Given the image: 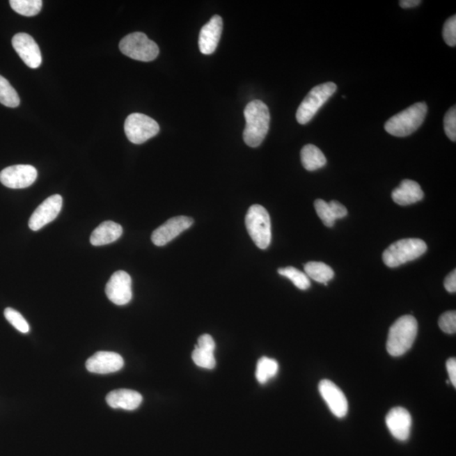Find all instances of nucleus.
<instances>
[{
  "label": "nucleus",
  "instance_id": "26",
  "mask_svg": "<svg viewBox=\"0 0 456 456\" xmlns=\"http://www.w3.org/2000/svg\"><path fill=\"white\" fill-rule=\"evenodd\" d=\"M19 102L17 91L5 77L0 75V103L9 108H17Z\"/></svg>",
  "mask_w": 456,
  "mask_h": 456
},
{
  "label": "nucleus",
  "instance_id": "31",
  "mask_svg": "<svg viewBox=\"0 0 456 456\" xmlns=\"http://www.w3.org/2000/svg\"><path fill=\"white\" fill-rule=\"evenodd\" d=\"M443 38L450 47L456 45V15L448 19L443 25Z\"/></svg>",
  "mask_w": 456,
  "mask_h": 456
},
{
  "label": "nucleus",
  "instance_id": "27",
  "mask_svg": "<svg viewBox=\"0 0 456 456\" xmlns=\"http://www.w3.org/2000/svg\"><path fill=\"white\" fill-rule=\"evenodd\" d=\"M278 273L279 275L287 277V278L290 280L295 285V287L300 289V290H307V289L310 288L311 283L308 276L306 274L300 272L299 269L292 267H288L280 268Z\"/></svg>",
  "mask_w": 456,
  "mask_h": 456
},
{
  "label": "nucleus",
  "instance_id": "8",
  "mask_svg": "<svg viewBox=\"0 0 456 456\" xmlns=\"http://www.w3.org/2000/svg\"><path fill=\"white\" fill-rule=\"evenodd\" d=\"M125 132L130 142L141 145L156 136L160 132V127L148 115L136 113L130 114L126 118Z\"/></svg>",
  "mask_w": 456,
  "mask_h": 456
},
{
  "label": "nucleus",
  "instance_id": "3",
  "mask_svg": "<svg viewBox=\"0 0 456 456\" xmlns=\"http://www.w3.org/2000/svg\"><path fill=\"white\" fill-rule=\"evenodd\" d=\"M427 107L425 102H418L391 117L384 129L396 137H406L415 132L425 120Z\"/></svg>",
  "mask_w": 456,
  "mask_h": 456
},
{
  "label": "nucleus",
  "instance_id": "7",
  "mask_svg": "<svg viewBox=\"0 0 456 456\" xmlns=\"http://www.w3.org/2000/svg\"><path fill=\"white\" fill-rule=\"evenodd\" d=\"M123 54L130 58L142 62H150L159 54V47L145 33H134L126 36L120 43Z\"/></svg>",
  "mask_w": 456,
  "mask_h": 456
},
{
  "label": "nucleus",
  "instance_id": "25",
  "mask_svg": "<svg viewBox=\"0 0 456 456\" xmlns=\"http://www.w3.org/2000/svg\"><path fill=\"white\" fill-rule=\"evenodd\" d=\"M10 5L17 13L31 17L39 14L42 7V0H10Z\"/></svg>",
  "mask_w": 456,
  "mask_h": 456
},
{
  "label": "nucleus",
  "instance_id": "22",
  "mask_svg": "<svg viewBox=\"0 0 456 456\" xmlns=\"http://www.w3.org/2000/svg\"><path fill=\"white\" fill-rule=\"evenodd\" d=\"M301 161L308 171H315L327 164V157L321 150L315 145L304 146L301 150Z\"/></svg>",
  "mask_w": 456,
  "mask_h": 456
},
{
  "label": "nucleus",
  "instance_id": "16",
  "mask_svg": "<svg viewBox=\"0 0 456 456\" xmlns=\"http://www.w3.org/2000/svg\"><path fill=\"white\" fill-rule=\"evenodd\" d=\"M386 425L391 434L400 441H406L409 438L412 425L409 411L403 407H395L386 416Z\"/></svg>",
  "mask_w": 456,
  "mask_h": 456
},
{
  "label": "nucleus",
  "instance_id": "1",
  "mask_svg": "<svg viewBox=\"0 0 456 456\" xmlns=\"http://www.w3.org/2000/svg\"><path fill=\"white\" fill-rule=\"evenodd\" d=\"M244 118V142L251 148H258L269 132L271 115L268 107L262 101H252L246 106Z\"/></svg>",
  "mask_w": 456,
  "mask_h": 456
},
{
  "label": "nucleus",
  "instance_id": "2",
  "mask_svg": "<svg viewBox=\"0 0 456 456\" xmlns=\"http://www.w3.org/2000/svg\"><path fill=\"white\" fill-rule=\"evenodd\" d=\"M418 321L411 315L400 317L388 331L386 348L388 354L400 356L409 351L418 335Z\"/></svg>",
  "mask_w": 456,
  "mask_h": 456
},
{
  "label": "nucleus",
  "instance_id": "24",
  "mask_svg": "<svg viewBox=\"0 0 456 456\" xmlns=\"http://www.w3.org/2000/svg\"><path fill=\"white\" fill-rule=\"evenodd\" d=\"M278 363L275 359L263 356L258 362L256 368V379L260 384H265L272 379L278 372Z\"/></svg>",
  "mask_w": 456,
  "mask_h": 456
},
{
  "label": "nucleus",
  "instance_id": "28",
  "mask_svg": "<svg viewBox=\"0 0 456 456\" xmlns=\"http://www.w3.org/2000/svg\"><path fill=\"white\" fill-rule=\"evenodd\" d=\"M192 359L198 367L206 370H213L216 367L215 356L212 351L205 350L196 346L192 354Z\"/></svg>",
  "mask_w": 456,
  "mask_h": 456
},
{
  "label": "nucleus",
  "instance_id": "33",
  "mask_svg": "<svg viewBox=\"0 0 456 456\" xmlns=\"http://www.w3.org/2000/svg\"><path fill=\"white\" fill-rule=\"evenodd\" d=\"M198 347L205 349V350L215 352L216 343L213 340L212 336L208 334L202 335L198 339Z\"/></svg>",
  "mask_w": 456,
  "mask_h": 456
},
{
  "label": "nucleus",
  "instance_id": "32",
  "mask_svg": "<svg viewBox=\"0 0 456 456\" xmlns=\"http://www.w3.org/2000/svg\"><path fill=\"white\" fill-rule=\"evenodd\" d=\"M439 327L447 334H455L456 332L455 311H448L443 314L439 320Z\"/></svg>",
  "mask_w": 456,
  "mask_h": 456
},
{
  "label": "nucleus",
  "instance_id": "10",
  "mask_svg": "<svg viewBox=\"0 0 456 456\" xmlns=\"http://www.w3.org/2000/svg\"><path fill=\"white\" fill-rule=\"evenodd\" d=\"M38 171L33 166L14 165L8 166L0 173V182L10 189L29 187L37 180Z\"/></svg>",
  "mask_w": 456,
  "mask_h": 456
},
{
  "label": "nucleus",
  "instance_id": "6",
  "mask_svg": "<svg viewBox=\"0 0 456 456\" xmlns=\"http://www.w3.org/2000/svg\"><path fill=\"white\" fill-rule=\"evenodd\" d=\"M337 86L335 83H324L314 87L309 91L306 97L301 103L299 108L297 109L296 118L300 125H306L315 115L318 112L332 95L336 93Z\"/></svg>",
  "mask_w": 456,
  "mask_h": 456
},
{
  "label": "nucleus",
  "instance_id": "30",
  "mask_svg": "<svg viewBox=\"0 0 456 456\" xmlns=\"http://www.w3.org/2000/svg\"><path fill=\"white\" fill-rule=\"evenodd\" d=\"M443 128L446 136L450 140L456 141V109L455 106L451 108L446 114L443 118Z\"/></svg>",
  "mask_w": 456,
  "mask_h": 456
},
{
  "label": "nucleus",
  "instance_id": "20",
  "mask_svg": "<svg viewBox=\"0 0 456 456\" xmlns=\"http://www.w3.org/2000/svg\"><path fill=\"white\" fill-rule=\"evenodd\" d=\"M315 208L317 215L328 228H332L337 219H342L347 215V208L336 201H331L327 203L323 200H316Z\"/></svg>",
  "mask_w": 456,
  "mask_h": 456
},
{
  "label": "nucleus",
  "instance_id": "14",
  "mask_svg": "<svg viewBox=\"0 0 456 456\" xmlns=\"http://www.w3.org/2000/svg\"><path fill=\"white\" fill-rule=\"evenodd\" d=\"M319 391L333 414L339 418L346 416L348 411L347 400L336 384L331 380L324 379L319 384Z\"/></svg>",
  "mask_w": 456,
  "mask_h": 456
},
{
  "label": "nucleus",
  "instance_id": "15",
  "mask_svg": "<svg viewBox=\"0 0 456 456\" xmlns=\"http://www.w3.org/2000/svg\"><path fill=\"white\" fill-rule=\"evenodd\" d=\"M124 364V359L116 352H98L86 361V367L94 374L107 375L120 370Z\"/></svg>",
  "mask_w": 456,
  "mask_h": 456
},
{
  "label": "nucleus",
  "instance_id": "4",
  "mask_svg": "<svg viewBox=\"0 0 456 456\" xmlns=\"http://www.w3.org/2000/svg\"><path fill=\"white\" fill-rule=\"evenodd\" d=\"M245 225L253 243L260 249H267L272 242L271 217L262 205H253L245 217Z\"/></svg>",
  "mask_w": 456,
  "mask_h": 456
},
{
  "label": "nucleus",
  "instance_id": "12",
  "mask_svg": "<svg viewBox=\"0 0 456 456\" xmlns=\"http://www.w3.org/2000/svg\"><path fill=\"white\" fill-rule=\"evenodd\" d=\"M12 46L22 61L31 69H38L41 65V51L31 36L23 33L15 35L12 38Z\"/></svg>",
  "mask_w": 456,
  "mask_h": 456
},
{
  "label": "nucleus",
  "instance_id": "5",
  "mask_svg": "<svg viewBox=\"0 0 456 456\" xmlns=\"http://www.w3.org/2000/svg\"><path fill=\"white\" fill-rule=\"evenodd\" d=\"M425 242L419 239H405L392 244L383 253L384 263L390 268L409 262L427 251Z\"/></svg>",
  "mask_w": 456,
  "mask_h": 456
},
{
  "label": "nucleus",
  "instance_id": "17",
  "mask_svg": "<svg viewBox=\"0 0 456 456\" xmlns=\"http://www.w3.org/2000/svg\"><path fill=\"white\" fill-rule=\"evenodd\" d=\"M223 19L216 15L202 27L199 37V47L202 54L208 55L216 51L223 33Z\"/></svg>",
  "mask_w": 456,
  "mask_h": 456
},
{
  "label": "nucleus",
  "instance_id": "9",
  "mask_svg": "<svg viewBox=\"0 0 456 456\" xmlns=\"http://www.w3.org/2000/svg\"><path fill=\"white\" fill-rule=\"evenodd\" d=\"M106 294L111 302L125 305L132 299V280L128 273L118 271L113 274L106 285Z\"/></svg>",
  "mask_w": 456,
  "mask_h": 456
},
{
  "label": "nucleus",
  "instance_id": "21",
  "mask_svg": "<svg viewBox=\"0 0 456 456\" xmlns=\"http://www.w3.org/2000/svg\"><path fill=\"white\" fill-rule=\"evenodd\" d=\"M121 225L112 221H107L99 225L91 233V244L93 246H102L113 243L122 236Z\"/></svg>",
  "mask_w": 456,
  "mask_h": 456
},
{
  "label": "nucleus",
  "instance_id": "18",
  "mask_svg": "<svg viewBox=\"0 0 456 456\" xmlns=\"http://www.w3.org/2000/svg\"><path fill=\"white\" fill-rule=\"evenodd\" d=\"M392 200L399 205H409L422 201L424 193L418 182L405 180L391 194Z\"/></svg>",
  "mask_w": 456,
  "mask_h": 456
},
{
  "label": "nucleus",
  "instance_id": "35",
  "mask_svg": "<svg viewBox=\"0 0 456 456\" xmlns=\"http://www.w3.org/2000/svg\"><path fill=\"white\" fill-rule=\"evenodd\" d=\"M445 288L446 290L449 292L454 293L456 292V271L454 269L453 272L450 273V275H448L445 279Z\"/></svg>",
  "mask_w": 456,
  "mask_h": 456
},
{
  "label": "nucleus",
  "instance_id": "34",
  "mask_svg": "<svg viewBox=\"0 0 456 456\" xmlns=\"http://www.w3.org/2000/svg\"><path fill=\"white\" fill-rule=\"evenodd\" d=\"M446 368L448 374H449L450 380L455 388L456 387V360L455 358H451L447 361Z\"/></svg>",
  "mask_w": 456,
  "mask_h": 456
},
{
  "label": "nucleus",
  "instance_id": "23",
  "mask_svg": "<svg viewBox=\"0 0 456 456\" xmlns=\"http://www.w3.org/2000/svg\"><path fill=\"white\" fill-rule=\"evenodd\" d=\"M304 272L308 278L325 285H327L328 281L332 280L335 276L334 271L331 267L322 262H315V261H311L305 265Z\"/></svg>",
  "mask_w": 456,
  "mask_h": 456
},
{
  "label": "nucleus",
  "instance_id": "19",
  "mask_svg": "<svg viewBox=\"0 0 456 456\" xmlns=\"http://www.w3.org/2000/svg\"><path fill=\"white\" fill-rule=\"evenodd\" d=\"M106 400L107 403L114 409L120 408L127 411H134L141 406L142 395L136 391L121 388V390L111 391L107 395Z\"/></svg>",
  "mask_w": 456,
  "mask_h": 456
},
{
  "label": "nucleus",
  "instance_id": "29",
  "mask_svg": "<svg viewBox=\"0 0 456 456\" xmlns=\"http://www.w3.org/2000/svg\"><path fill=\"white\" fill-rule=\"evenodd\" d=\"M6 319L19 332L26 334L30 331V327L21 313L14 308H7L5 310Z\"/></svg>",
  "mask_w": 456,
  "mask_h": 456
},
{
  "label": "nucleus",
  "instance_id": "13",
  "mask_svg": "<svg viewBox=\"0 0 456 456\" xmlns=\"http://www.w3.org/2000/svg\"><path fill=\"white\" fill-rule=\"evenodd\" d=\"M63 205V198L59 194H54L35 210L29 220V228L33 231L40 230L47 224L53 221L58 216Z\"/></svg>",
  "mask_w": 456,
  "mask_h": 456
},
{
  "label": "nucleus",
  "instance_id": "11",
  "mask_svg": "<svg viewBox=\"0 0 456 456\" xmlns=\"http://www.w3.org/2000/svg\"><path fill=\"white\" fill-rule=\"evenodd\" d=\"M193 223L194 220L191 217L184 216L173 217L155 230L152 235V243L158 247H162L191 227Z\"/></svg>",
  "mask_w": 456,
  "mask_h": 456
},
{
  "label": "nucleus",
  "instance_id": "36",
  "mask_svg": "<svg viewBox=\"0 0 456 456\" xmlns=\"http://www.w3.org/2000/svg\"><path fill=\"white\" fill-rule=\"evenodd\" d=\"M420 3H421V1H419V0H402V1H400V6L404 9L418 6Z\"/></svg>",
  "mask_w": 456,
  "mask_h": 456
}]
</instances>
